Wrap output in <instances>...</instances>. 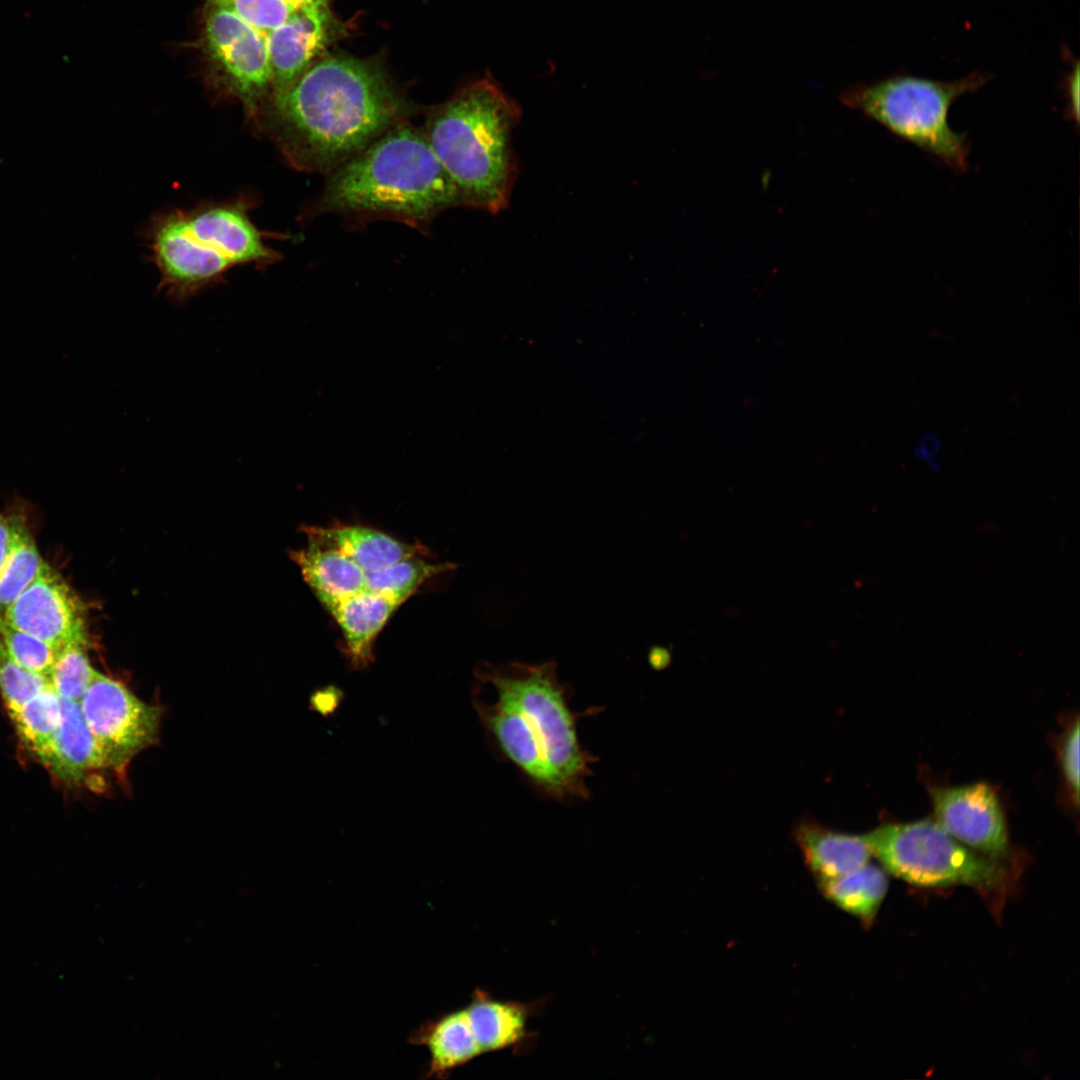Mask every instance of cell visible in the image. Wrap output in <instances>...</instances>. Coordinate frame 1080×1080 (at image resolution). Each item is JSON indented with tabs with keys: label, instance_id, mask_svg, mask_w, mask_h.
<instances>
[{
	"label": "cell",
	"instance_id": "cell-3",
	"mask_svg": "<svg viewBox=\"0 0 1080 1080\" xmlns=\"http://www.w3.org/2000/svg\"><path fill=\"white\" fill-rule=\"evenodd\" d=\"M331 22L329 0H207L204 45L224 88L256 116L263 96L312 64Z\"/></svg>",
	"mask_w": 1080,
	"mask_h": 1080
},
{
	"label": "cell",
	"instance_id": "cell-12",
	"mask_svg": "<svg viewBox=\"0 0 1080 1080\" xmlns=\"http://www.w3.org/2000/svg\"><path fill=\"white\" fill-rule=\"evenodd\" d=\"M38 758L57 779L71 786L81 785L93 772L107 769L78 702L63 698L59 725Z\"/></svg>",
	"mask_w": 1080,
	"mask_h": 1080
},
{
	"label": "cell",
	"instance_id": "cell-24",
	"mask_svg": "<svg viewBox=\"0 0 1080 1080\" xmlns=\"http://www.w3.org/2000/svg\"><path fill=\"white\" fill-rule=\"evenodd\" d=\"M49 687L47 677L26 669L11 657L0 635V692L9 715Z\"/></svg>",
	"mask_w": 1080,
	"mask_h": 1080
},
{
	"label": "cell",
	"instance_id": "cell-26",
	"mask_svg": "<svg viewBox=\"0 0 1080 1080\" xmlns=\"http://www.w3.org/2000/svg\"><path fill=\"white\" fill-rule=\"evenodd\" d=\"M1060 760L1063 773L1075 801L1079 798V721L1076 720L1061 744Z\"/></svg>",
	"mask_w": 1080,
	"mask_h": 1080
},
{
	"label": "cell",
	"instance_id": "cell-10",
	"mask_svg": "<svg viewBox=\"0 0 1080 1080\" xmlns=\"http://www.w3.org/2000/svg\"><path fill=\"white\" fill-rule=\"evenodd\" d=\"M150 243L160 287L179 299L215 283L233 268L225 259L200 247L186 226L182 210L161 215L154 222Z\"/></svg>",
	"mask_w": 1080,
	"mask_h": 1080
},
{
	"label": "cell",
	"instance_id": "cell-23",
	"mask_svg": "<svg viewBox=\"0 0 1080 1080\" xmlns=\"http://www.w3.org/2000/svg\"><path fill=\"white\" fill-rule=\"evenodd\" d=\"M86 647L68 646L56 652L49 675L52 689L60 698L78 702L96 670L86 654Z\"/></svg>",
	"mask_w": 1080,
	"mask_h": 1080
},
{
	"label": "cell",
	"instance_id": "cell-28",
	"mask_svg": "<svg viewBox=\"0 0 1080 1080\" xmlns=\"http://www.w3.org/2000/svg\"><path fill=\"white\" fill-rule=\"evenodd\" d=\"M1067 100L1066 115L1077 125L1079 123V62L1075 60L1064 79Z\"/></svg>",
	"mask_w": 1080,
	"mask_h": 1080
},
{
	"label": "cell",
	"instance_id": "cell-6",
	"mask_svg": "<svg viewBox=\"0 0 1080 1080\" xmlns=\"http://www.w3.org/2000/svg\"><path fill=\"white\" fill-rule=\"evenodd\" d=\"M991 77L978 71L957 80L938 81L899 74L848 88L840 100L948 168L964 172L971 144L966 133L950 127L948 112L959 97L979 90Z\"/></svg>",
	"mask_w": 1080,
	"mask_h": 1080
},
{
	"label": "cell",
	"instance_id": "cell-25",
	"mask_svg": "<svg viewBox=\"0 0 1080 1080\" xmlns=\"http://www.w3.org/2000/svg\"><path fill=\"white\" fill-rule=\"evenodd\" d=\"M0 635L11 657L26 669L49 679L56 651L41 639L9 625L0 616Z\"/></svg>",
	"mask_w": 1080,
	"mask_h": 1080
},
{
	"label": "cell",
	"instance_id": "cell-11",
	"mask_svg": "<svg viewBox=\"0 0 1080 1080\" xmlns=\"http://www.w3.org/2000/svg\"><path fill=\"white\" fill-rule=\"evenodd\" d=\"M931 796L937 823L957 841L989 856L1007 852L1002 809L989 785L935 788Z\"/></svg>",
	"mask_w": 1080,
	"mask_h": 1080
},
{
	"label": "cell",
	"instance_id": "cell-18",
	"mask_svg": "<svg viewBox=\"0 0 1080 1080\" xmlns=\"http://www.w3.org/2000/svg\"><path fill=\"white\" fill-rule=\"evenodd\" d=\"M816 883L825 899L859 919L865 927L874 921L888 890L886 873L870 863Z\"/></svg>",
	"mask_w": 1080,
	"mask_h": 1080
},
{
	"label": "cell",
	"instance_id": "cell-22",
	"mask_svg": "<svg viewBox=\"0 0 1080 1080\" xmlns=\"http://www.w3.org/2000/svg\"><path fill=\"white\" fill-rule=\"evenodd\" d=\"M23 743L37 756L47 746L61 719V698L47 688L10 715Z\"/></svg>",
	"mask_w": 1080,
	"mask_h": 1080
},
{
	"label": "cell",
	"instance_id": "cell-16",
	"mask_svg": "<svg viewBox=\"0 0 1080 1080\" xmlns=\"http://www.w3.org/2000/svg\"><path fill=\"white\" fill-rule=\"evenodd\" d=\"M409 1042L425 1046L429 1052L426 1077H446L448 1072L482 1053L466 1009L446 1013L422 1024L410 1035Z\"/></svg>",
	"mask_w": 1080,
	"mask_h": 1080
},
{
	"label": "cell",
	"instance_id": "cell-2",
	"mask_svg": "<svg viewBox=\"0 0 1080 1080\" xmlns=\"http://www.w3.org/2000/svg\"><path fill=\"white\" fill-rule=\"evenodd\" d=\"M476 675L496 692L494 703L475 697L473 705L505 758L550 796L587 797L594 760L579 743L556 663H488Z\"/></svg>",
	"mask_w": 1080,
	"mask_h": 1080
},
{
	"label": "cell",
	"instance_id": "cell-27",
	"mask_svg": "<svg viewBox=\"0 0 1080 1080\" xmlns=\"http://www.w3.org/2000/svg\"><path fill=\"white\" fill-rule=\"evenodd\" d=\"M343 700V692L335 687L328 686L314 692L309 701V708L324 717L336 712Z\"/></svg>",
	"mask_w": 1080,
	"mask_h": 1080
},
{
	"label": "cell",
	"instance_id": "cell-9",
	"mask_svg": "<svg viewBox=\"0 0 1080 1080\" xmlns=\"http://www.w3.org/2000/svg\"><path fill=\"white\" fill-rule=\"evenodd\" d=\"M3 619L46 642L56 652L68 646H88L81 601L45 562L37 577L7 608Z\"/></svg>",
	"mask_w": 1080,
	"mask_h": 1080
},
{
	"label": "cell",
	"instance_id": "cell-20",
	"mask_svg": "<svg viewBox=\"0 0 1080 1080\" xmlns=\"http://www.w3.org/2000/svg\"><path fill=\"white\" fill-rule=\"evenodd\" d=\"M12 539L0 570V616L29 586L42 569V560L31 533L19 516L10 518Z\"/></svg>",
	"mask_w": 1080,
	"mask_h": 1080
},
{
	"label": "cell",
	"instance_id": "cell-29",
	"mask_svg": "<svg viewBox=\"0 0 1080 1080\" xmlns=\"http://www.w3.org/2000/svg\"><path fill=\"white\" fill-rule=\"evenodd\" d=\"M12 539L10 518L0 513V570L8 556Z\"/></svg>",
	"mask_w": 1080,
	"mask_h": 1080
},
{
	"label": "cell",
	"instance_id": "cell-8",
	"mask_svg": "<svg viewBox=\"0 0 1080 1080\" xmlns=\"http://www.w3.org/2000/svg\"><path fill=\"white\" fill-rule=\"evenodd\" d=\"M78 704L107 769L123 774L136 755L158 741L162 708L142 701L118 680L96 671Z\"/></svg>",
	"mask_w": 1080,
	"mask_h": 1080
},
{
	"label": "cell",
	"instance_id": "cell-13",
	"mask_svg": "<svg viewBox=\"0 0 1080 1080\" xmlns=\"http://www.w3.org/2000/svg\"><path fill=\"white\" fill-rule=\"evenodd\" d=\"M308 540L335 549L365 573L381 571L405 558L423 555L419 544L402 542L382 531L356 525L305 527Z\"/></svg>",
	"mask_w": 1080,
	"mask_h": 1080
},
{
	"label": "cell",
	"instance_id": "cell-15",
	"mask_svg": "<svg viewBox=\"0 0 1080 1080\" xmlns=\"http://www.w3.org/2000/svg\"><path fill=\"white\" fill-rule=\"evenodd\" d=\"M399 606L367 590L325 606L343 633L352 668L363 669L372 662L373 642Z\"/></svg>",
	"mask_w": 1080,
	"mask_h": 1080
},
{
	"label": "cell",
	"instance_id": "cell-21",
	"mask_svg": "<svg viewBox=\"0 0 1080 1080\" xmlns=\"http://www.w3.org/2000/svg\"><path fill=\"white\" fill-rule=\"evenodd\" d=\"M454 568L450 563H430L413 556L381 571L366 573V590L401 605L428 579Z\"/></svg>",
	"mask_w": 1080,
	"mask_h": 1080
},
{
	"label": "cell",
	"instance_id": "cell-5",
	"mask_svg": "<svg viewBox=\"0 0 1080 1080\" xmlns=\"http://www.w3.org/2000/svg\"><path fill=\"white\" fill-rule=\"evenodd\" d=\"M521 108L490 75L470 82L429 112L424 134L462 207L498 213L517 177L512 132Z\"/></svg>",
	"mask_w": 1080,
	"mask_h": 1080
},
{
	"label": "cell",
	"instance_id": "cell-19",
	"mask_svg": "<svg viewBox=\"0 0 1080 1080\" xmlns=\"http://www.w3.org/2000/svg\"><path fill=\"white\" fill-rule=\"evenodd\" d=\"M465 1009L482 1053L507 1048L524 1034L527 1014L518 1004L478 992Z\"/></svg>",
	"mask_w": 1080,
	"mask_h": 1080
},
{
	"label": "cell",
	"instance_id": "cell-1",
	"mask_svg": "<svg viewBox=\"0 0 1080 1080\" xmlns=\"http://www.w3.org/2000/svg\"><path fill=\"white\" fill-rule=\"evenodd\" d=\"M408 115L407 103L375 65L331 56L272 94L263 129L292 167L327 175Z\"/></svg>",
	"mask_w": 1080,
	"mask_h": 1080
},
{
	"label": "cell",
	"instance_id": "cell-14",
	"mask_svg": "<svg viewBox=\"0 0 1080 1080\" xmlns=\"http://www.w3.org/2000/svg\"><path fill=\"white\" fill-rule=\"evenodd\" d=\"M794 839L816 882L847 874L868 863L871 856L864 836L833 831L815 821L797 824Z\"/></svg>",
	"mask_w": 1080,
	"mask_h": 1080
},
{
	"label": "cell",
	"instance_id": "cell-17",
	"mask_svg": "<svg viewBox=\"0 0 1080 1080\" xmlns=\"http://www.w3.org/2000/svg\"><path fill=\"white\" fill-rule=\"evenodd\" d=\"M305 582L325 607L366 590V573L341 552L313 541L291 554Z\"/></svg>",
	"mask_w": 1080,
	"mask_h": 1080
},
{
	"label": "cell",
	"instance_id": "cell-7",
	"mask_svg": "<svg viewBox=\"0 0 1080 1080\" xmlns=\"http://www.w3.org/2000/svg\"><path fill=\"white\" fill-rule=\"evenodd\" d=\"M863 836L887 871L913 885L992 889L1005 879L998 863L966 848L936 822L884 824Z\"/></svg>",
	"mask_w": 1080,
	"mask_h": 1080
},
{
	"label": "cell",
	"instance_id": "cell-4",
	"mask_svg": "<svg viewBox=\"0 0 1080 1080\" xmlns=\"http://www.w3.org/2000/svg\"><path fill=\"white\" fill-rule=\"evenodd\" d=\"M320 213L389 219L426 231L459 194L423 129L403 122L326 175Z\"/></svg>",
	"mask_w": 1080,
	"mask_h": 1080
}]
</instances>
